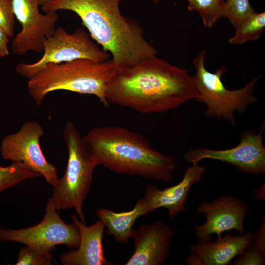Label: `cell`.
I'll use <instances>...</instances> for the list:
<instances>
[{
    "label": "cell",
    "mask_w": 265,
    "mask_h": 265,
    "mask_svg": "<svg viewBox=\"0 0 265 265\" xmlns=\"http://www.w3.org/2000/svg\"><path fill=\"white\" fill-rule=\"evenodd\" d=\"M251 243H254L253 246L265 253L264 221V223H262L259 227L255 236H253Z\"/></svg>",
    "instance_id": "cell-25"
},
{
    "label": "cell",
    "mask_w": 265,
    "mask_h": 265,
    "mask_svg": "<svg viewBox=\"0 0 265 265\" xmlns=\"http://www.w3.org/2000/svg\"><path fill=\"white\" fill-rule=\"evenodd\" d=\"M248 210L245 203L232 195H223L211 202L201 203L197 212L205 215L206 222L194 227L196 237L199 241L211 240L213 235L220 238L223 232L231 230L243 234Z\"/></svg>",
    "instance_id": "cell-12"
},
{
    "label": "cell",
    "mask_w": 265,
    "mask_h": 265,
    "mask_svg": "<svg viewBox=\"0 0 265 265\" xmlns=\"http://www.w3.org/2000/svg\"><path fill=\"white\" fill-rule=\"evenodd\" d=\"M206 167L192 163L185 170L183 179L178 184L159 189L149 185L144 197L141 199L147 213L159 208H164L170 218L186 211L185 204L192 186L199 182L204 175Z\"/></svg>",
    "instance_id": "cell-14"
},
{
    "label": "cell",
    "mask_w": 265,
    "mask_h": 265,
    "mask_svg": "<svg viewBox=\"0 0 265 265\" xmlns=\"http://www.w3.org/2000/svg\"><path fill=\"white\" fill-rule=\"evenodd\" d=\"M189 11H196L201 16L205 27H212L223 17L225 0H186Z\"/></svg>",
    "instance_id": "cell-20"
},
{
    "label": "cell",
    "mask_w": 265,
    "mask_h": 265,
    "mask_svg": "<svg viewBox=\"0 0 265 265\" xmlns=\"http://www.w3.org/2000/svg\"><path fill=\"white\" fill-rule=\"evenodd\" d=\"M53 258L51 252L26 245L19 251L15 265H50Z\"/></svg>",
    "instance_id": "cell-22"
},
{
    "label": "cell",
    "mask_w": 265,
    "mask_h": 265,
    "mask_svg": "<svg viewBox=\"0 0 265 265\" xmlns=\"http://www.w3.org/2000/svg\"><path fill=\"white\" fill-rule=\"evenodd\" d=\"M116 68L112 59L97 62L79 58L61 63H48L28 79L27 89L37 105L49 93L66 90L94 95L107 106L106 88Z\"/></svg>",
    "instance_id": "cell-4"
},
{
    "label": "cell",
    "mask_w": 265,
    "mask_h": 265,
    "mask_svg": "<svg viewBox=\"0 0 265 265\" xmlns=\"http://www.w3.org/2000/svg\"><path fill=\"white\" fill-rule=\"evenodd\" d=\"M40 176L39 174L22 162H11L7 166H0V192L22 181Z\"/></svg>",
    "instance_id": "cell-19"
},
{
    "label": "cell",
    "mask_w": 265,
    "mask_h": 265,
    "mask_svg": "<svg viewBox=\"0 0 265 265\" xmlns=\"http://www.w3.org/2000/svg\"><path fill=\"white\" fill-rule=\"evenodd\" d=\"M148 214L140 199L134 208L128 211L115 212L106 208H99L96 214L107 228L106 234L112 235L118 243H127L132 238V227L137 218Z\"/></svg>",
    "instance_id": "cell-17"
},
{
    "label": "cell",
    "mask_w": 265,
    "mask_h": 265,
    "mask_svg": "<svg viewBox=\"0 0 265 265\" xmlns=\"http://www.w3.org/2000/svg\"><path fill=\"white\" fill-rule=\"evenodd\" d=\"M51 198L48 200L43 219L36 225L18 230L0 227V241H14L44 251L51 252L57 245L78 247L80 236L73 223H65L56 212Z\"/></svg>",
    "instance_id": "cell-8"
},
{
    "label": "cell",
    "mask_w": 265,
    "mask_h": 265,
    "mask_svg": "<svg viewBox=\"0 0 265 265\" xmlns=\"http://www.w3.org/2000/svg\"><path fill=\"white\" fill-rule=\"evenodd\" d=\"M11 1L15 18L22 26L11 44L13 53L23 55L29 51L43 52V42L54 32L59 15L57 12L40 13L38 0Z\"/></svg>",
    "instance_id": "cell-11"
},
{
    "label": "cell",
    "mask_w": 265,
    "mask_h": 265,
    "mask_svg": "<svg viewBox=\"0 0 265 265\" xmlns=\"http://www.w3.org/2000/svg\"><path fill=\"white\" fill-rule=\"evenodd\" d=\"M40 5L42 6L51 0H38Z\"/></svg>",
    "instance_id": "cell-27"
},
{
    "label": "cell",
    "mask_w": 265,
    "mask_h": 265,
    "mask_svg": "<svg viewBox=\"0 0 265 265\" xmlns=\"http://www.w3.org/2000/svg\"><path fill=\"white\" fill-rule=\"evenodd\" d=\"M63 135L68 150L67 166L62 177L52 186L51 198L57 210L74 209L79 219L85 223L83 205L98 164L71 121L66 123Z\"/></svg>",
    "instance_id": "cell-5"
},
{
    "label": "cell",
    "mask_w": 265,
    "mask_h": 265,
    "mask_svg": "<svg viewBox=\"0 0 265 265\" xmlns=\"http://www.w3.org/2000/svg\"><path fill=\"white\" fill-rule=\"evenodd\" d=\"M15 19L11 0H0V26L10 38L14 35Z\"/></svg>",
    "instance_id": "cell-23"
},
{
    "label": "cell",
    "mask_w": 265,
    "mask_h": 265,
    "mask_svg": "<svg viewBox=\"0 0 265 265\" xmlns=\"http://www.w3.org/2000/svg\"><path fill=\"white\" fill-rule=\"evenodd\" d=\"M44 134V129L38 122L27 121L17 132L3 138L0 152L4 159L24 163L53 186L58 179L57 170L43 153L40 139Z\"/></svg>",
    "instance_id": "cell-9"
},
{
    "label": "cell",
    "mask_w": 265,
    "mask_h": 265,
    "mask_svg": "<svg viewBox=\"0 0 265 265\" xmlns=\"http://www.w3.org/2000/svg\"><path fill=\"white\" fill-rule=\"evenodd\" d=\"M10 37L0 26V57H4L9 54L8 43Z\"/></svg>",
    "instance_id": "cell-26"
},
{
    "label": "cell",
    "mask_w": 265,
    "mask_h": 265,
    "mask_svg": "<svg viewBox=\"0 0 265 265\" xmlns=\"http://www.w3.org/2000/svg\"><path fill=\"white\" fill-rule=\"evenodd\" d=\"M241 254L240 257L232 264L235 265H261L265 263V253L256 247L249 246Z\"/></svg>",
    "instance_id": "cell-24"
},
{
    "label": "cell",
    "mask_w": 265,
    "mask_h": 265,
    "mask_svg": "<svg viewBox=\"0 0 265 265\" xmlns=\"http://www.w3.org/2000/svg\"><path fill=\"white\" fill-rule=\"evenodd\" d=\"M255 12L249 0H226L223 17L227 18L235 27L243 20Z\"/></svg>",
    "instance_id": "cell-21"
},
{
    "label": "cell",
    "mask_w": 265,
    "mask_h": 265,
    "mask_svg": "<svg viewBox=\"0 0 265 265\" xmlns=\"http://www.w3.org/2000/svg\"><path fill=\"white\" fill-rule=\"evenodd\" d=\"M205 55L203 50L193 60L196 71L193 78L199 93L197 100L206 105L208 117L224 119L235 125V111L242 113L247 105L257 101L253 93L260 77L254 78L241 88L228 89L221 80L226 67L221 65L213 73L209 71L205 67Z\"/></svg>",
    "instance_id": "cell-6"
},
{
    "label": "cell",
    "mask_w": 265,
    "mask_h": 265,
    "mask_svg": "<svg viewBox=\"0 0 265 265\" xmlns=\"http://www.w3.org/2000/svg\"><path fill=\"white\" fill-rule=\"evenodd\" d=\"M253 236L251 233L236 236L227 234L215 241H199L191 245L187 263L201 265L228 264L234 258L242 254L249 246Z\"/></svg>",
    "instance_id": "cell-15"
},
{
    "label": "cell",
    "mask_w": 265,
    "mask_h": 265,
    "mask_svg": "<svg viewBox=\"0 0 265 265\" xmlns=\"http://www.w3.org/2000/svg\"><path fill=\"white\" fill-rule=\"evenodd\" d=\"M175 233L159 219L133 230L134 251L126 265H161L167 258Z\"/></svg>",
    "instance_id": "cell-13"
},
{
    "label": "cell",
    "mask_w": 265,
    "mask_h": 265,
    "mask_svg": "<svg viewBox=\"0 0 265 265\" xmlns=\"http://www.w3.org/2000/svg\"><path fill=\"white\" fill-rule=\"evenodd\" d=\"M153 0L154 2L156 3V2H158L160 0Z\"/></svg>",
    "instance_id": "cell-28"
},
{
    "label": "cell",
    "mask_w": 265,
    "mask_h": 265,
    "mask_svg": "<svg viewBox=\"0 0 265 265\" xmlns=\"http://www.w3.org/2000/svg\"><path fill=\"white\" fill-rule=\"evenodd\" d=\"M263 125L260 132L251 130L243 132L240 142L235 147L225 150L195 148L187 152L186 160L198 163L204 159H212L229 163L240 171L253 174H262L265 172V148L262 134Z\"/></svg>",
    "instance_id": "cell-10"
},
{
    "label": "cell",
    "mask_w": 265,
    "mask_h": 265,
    "mask_svg": "<svg viewBox=\"0 0 265 265\" xmlns=\"http://www.w3.org/2000/svg\"><path fill=\"white\" fill-rule=\"evenodd\" d=\"M199 96L188 72L156 56L118 66L106 93L108 104L142 114L163 113Z\"/></svg>",
    "instance_id": "cell-1"
},
{
    "label": "cell",
    "mask_w": 265,
    "mask_h": 265,
    "mask_svg": "<svg viewBox=\"0 0 265 265\" xmlns=\"http://www.w3.org/2000/svg\"><path fill=\"white\" fill-rule=\"evenodd\" d=\"M120 0H51L42 6L46 12L69 10L81 20L91 37L112 56L118 66H131L156 55L140 26L123 16Z\"/></svg>",
    "instance_id": "cell-2"
},
{
    "label": "cell",
    "mask_w": 265,
    "mask_h": 265,
    "mask_svg": "<svg viewBox=\"0 0 265 265\" xmlns=\"http://www.w3.org/2000/svg\"><path fill=\"white\" fill-rule=\"evenodd\" d=\"M43 52L42 57L35 62L18 64L17 73L29 79L48 63H61L79 58L103 62L110 56L84 29L78 28L68 33L62 27L56 28L53 33L44 41Z\"/></svg>",
    "instance_id": "cell-7"
},
{
    "label": "cell",
    "mask_w": 265,
    "mask_h": 265,
    "mask_svg": "<svg viewBox=\"0 0 265 265\" xmlns=\"http://www.w3.org/2000/svg\"><path fill=\"white\" fill-rule=\"evenodd\" d=\"M265 26V12H255L235 27V33L228 42L231 45H242L246 42L256 40L261 36Z\"/></svg>",
    "instance_id": "cell-18"
},
{
    "label": "cell",
    "mask_w": 265,
    "mask_h": 265,
    "mask_svg": "<svg viewBox=\"0 0 265 265\" xmlns=\"http://www.w3.org/2000/svg\"><path fill=\"white\" fill-rule=\"evenodd\" d=\"M77 227L80 241L77 250L63 254L60 262L63 265H108L111 264L106 258L103 245L105 226L103 222L98 221L87 226L75 214L71 216Z\"/></svg>",
    "instance_id": "cell-16"
},
{
    "label": "cell",
    "mask_w": 265,
    "mask_h": 265,
    "mask_svg": "<svg viewBox=\"0 0 265 265\" xmlns=\"http://www.w3.org/2000/svg\"><path fill=\"white\" fill-rule=\"evenodd\" d=\"M82 137L98 165L111 171L169 181L176 169L171 157L153 148L143 135L125 127H97Z\"/></svg>",
    "instance_id": "cell-3"
}]
</instances>
